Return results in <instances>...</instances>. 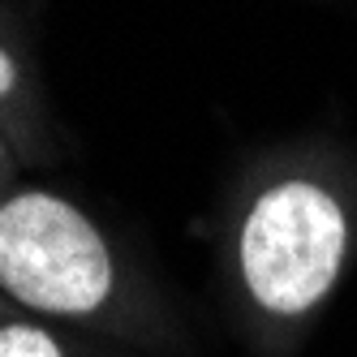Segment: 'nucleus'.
Listing matches in <instances>:
<instances>
[{
	"mask_svg": "<svg viewBox=\"0 0 357 357\" xmlns=\"http://www.w3.org/2000/svg\"><path fill=\"white\" fill-rule=\"evenodd\" d=\"M0 289L43 314H91L112 293V254L56 194L0 202Z\"/></svg>",
	"mask_w": 357,
	"mask_h": 357,
	"instance_id": "f257e3e1",
	"label": "nucleus"
},
{
	"mask_svg": "<svg viewBox=\"0 0 357 357\" xmlns=\"http://www.w3.org/2000/svg\"><path fill=\"white\" fill-rule=\"evenodd\" d=\"M344 259V215L319 185L267 190L241 224V275L271 314H301L331 289Z\"/></svg>",
	"mask_w": 357,
	"mask_h": 357,
	"instance_id": "f03ea898",
	"label": "nucleus"
},
{
	"mask_svg": "<svg viewBox=\"0 0 357 357\" xmlns=\"http://www.w3.org/2000/svg\"><path fill=\"white\" fill-rule=\"evenodd\" d=\"M0 357H65V353L43 327L9 323V327H0Z\"/></svg>",
	"mask_w": 357,
	"mask_h": 357,
	"instance_id": "7ed1b4c3",
	"label": "nucleus"
},
{
	"mask_svg": "<svg viewBox=\"0 0 357 357\" xmlns=\"http://www.w3.org/2000/svg\"><path fill=\"white\" fill-rule=\"evenodd\" d=\"M13 82H17V73H13V61L0 52V95H9L13 91Z\"/></svg>",
	"mask_w": 357,
	"mask_h": 357,
	"instance_id": "20e7f679",
	"label": "nucleus"
}]
</instances>
